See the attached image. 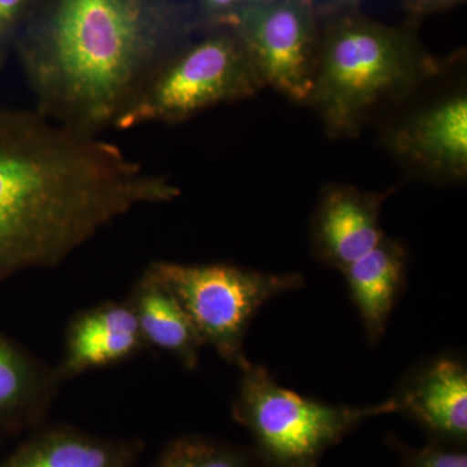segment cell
I'll use <instances>...</instances> for the list:
<instances>
[{
	"label": "cell",
	"instance_id": "6da1fadb",
	"mask_svg": "<svg viewBox=\"0 0 467 467\" xmlns=\"http://www.w3.org/2000/svg\"><path fill=\"white\" fill-rule=\"evenodd\" d=\"M180 193L99 135L0 107V279L57 266L119 217Z\"/></svg>",
	"mask_w": 467,
	"mask_h": 467
},
{
	"label": "cell",
	"instance_id": "7a4b0ae2",
	"mask_svg": "<svg viewBox=\"0 0 467 467\" xmlns=\"http://www.w3.org/2000/svg\"><path fill=\"white\" fill-rule=\"evenodd\" d=\"M193 30L178 0H38L14 50L36 112L99 135Z\"/></svg>",
	"mask_w": 467,
	"mask_h": 467
},
{
	"label": "cell",
	"instance_id": "3957f363",
	"mask_svg": "<svg viewBox=\"0 0 467 467\" xmlns=\"http://www.w3.org/2000/svg\"><path fill=\"white\" fill-rule=\"evenodd\" d=\"M442 70V63L396 30L347 20L326 36L308 104L335 138L358 134L376 107L399 99Z\"/></svg>",
	"mask_w": 467,
	"mask_h": 467
},
{
	"label": "cell",
	"instance_id": "277c9868",
	"mask_svg": "<svg viewBox=\"0 0 467 467\" xmlns=\"http://www.w3.org/2000/svg\"><path fill=\"white\" fill-rule=\"evenodd\" d=\"M265 88L235 27L208 30L161 61L113 128L180 124L204 110L248 99Z\"/></svg>",
	"mask_w": 467,
	"mask_h": 467
},
{
	"label": "cell",
	"instance_id": "5b68a950",
	"mask_svg": "<svg viewBox=\"0 0 467 467\" xmlns=\"http://www.w3.org/2000/svg\"><path fill=\"white\" fill-rule=\"evenodd\" d=\"M398 413L393 398L350 408L304 398L279 386L260 365L242 370L232 417L254 439L264 467H318L324 454L368 418Z\"/></svg>",
	"mask_w": 467,
	"mask_h": 467
},
{
	"label": "cell",
	"instance_id": "8992f818",
	"mask_svg": "<svg viewBox=\"0 0 467 467\" xmlns=\"http://www.w3.org/2000/svg\"><path fill=\"white\" fill-rule=\"evenodd\" d=\"M147 269L177 297L202 342L232 367L250 359L244 337L257 310L273 297L304 285L300 275H273L227 263L155 261Z\"/></svg>",
	"mask_w": 467,
	"mask_h": 467
},
{
	"label": "cell",
	"instance_id": "52a82bcc",
	"mask_svg": "<svg viewBox=\"0 0 467 467\" xmlns=\"http://www.w3.org/2000/svg\"><path fill=\"white\" fill-rule=\"evenodd\" d=\"M233 27L264 86L308 104L321 48L316 45L312 5L306 0H264L245 11Z\"/></svg>",
	"mask_w": 467,
	"mask_h": 467
},
{
	"label": "cell",
	"instance_id": "ba28073f",
	"mask_svg": "<svg viewBox=\"0 0 467 467\" xmlns=\"http://www.w3.org/2000/svg\"><path fill=\"white\" fill-rule=\"evenodd\" d=\"M401 162L441 181L467 175V98L456 94L407 117L387 135Z\"/></svg>",
	"mask_w": 467,
	"mask_h": 467
},
{
	"label": "cell",
	"instance_id": "9c48e42d",
	"mask_svg": "<svg viewBox=\"0 0 467 467\" xmlns=\"http://www.w3.org/2000/svg\"><path fill=\"white\" fill-rule=\"evenodd\" d=\"M391 192H362L349 184H328L310 221L313 252L325 265L343 272L382 241L383 202Z\"/></svg>",
	"mask_w": 467,
	"mask_h": 467
},
{
	"label": "cell",
	"instance_id": "30bf717a",
	"mask_svg": "<svg viewBox=\"0 0 467 467\" xmlns=\"http://www.w3.org/2000/svg\"><path fill=\"white\" fill-rule=\"evenodd\" d=\"M398 413L416 420L432 441L465 447L467 368L454 356H441L414 368L392 396Z\"/></svg>",
	"mask_w": 467,
	"mask_h": 467
},
{
	"label": "cell",
	"instance_id": "8fae6325",
	"mask_svg": "<svg viewBox=\"0 0 467 467\" xmlns=\"http://www.w3.org/2000/svg\"><path fill=\"white\" fill-rule=\"evenodd\" d=\"M147 349L130 304L103 301L70 319L57 376L66 382L88 371L125 364Z\"/></svg>",
	"mask_w": 467,
	"mask_h": 467
},
{
	"label": "cell",
	"instance_id": "7c38bea8",
	"mask_svg": "<svg viewBox=\"0 0 467 467\" xmlns=\"http://www.w3.org/2000/svg\"><path fill=\"white\" fill-rule=\"evenodd\" d=\"M140 439L106 438L78 427L41 425L2 467H137Z\"/></svg>",
	"mask_w": 467,
	"mask_h": 467
},
{
	"label": "cell",
	"instance_id": "4fadbf2b",
	"mask_svg": "<svg viewBox=\"0 0 467 467\" xmlns=\"http://www.w3.org/2000/svg\"><path fill=\"white\" fill-rule=\"evenodd\" d=\"M408 252L398 239L384 236L376 247L343 270L350 299L368 342H379L407 282Z\"/></svg>",
	"mask_w": 467,
	"mask_h": 467
},
{
	"label": "cell",
	"instance_id": "5bb4252c",
	"mask_svg": "<svg viewBox=\"0 0 467 467\" xmlns=\"http://www.w3.org/2000/svg\"><path fill=\"white\" fill-rule=\"evenodd\" d=\"M126 301L149 349L168 353L186 370L198 368L205 344L177 297L149 269L137 279Z\"/></svg>",
	"mask_w": 467,
	"mask_h": 467
},
{
	"label": "cell",
	"instance_id": "9a60e30c",
	"mask_svg": "<svg viewBox=\"0 0 467 467\" xmlns=\"http://www.w3.org/2000/svg\"><path fill=\"white\" fill-rule=\"evenodd\" d=\"M61 383L57 368L0 335V423L43 425Z\"/></svg>",
	"mask_w": 467,
	"mask_h": 467
},
{
	"label": "cell",
	"instance_id": "2e32d148",
	"mask_svg": "<svg viewBox=\"0 0 467 467\" xmlns=\"http://www.w3.org/2000/svg\"><path fill=\"white\" fill-rule=\"evenodd\" d=\"M150 467H264L252 448L186 435L174 439Z\"/></svg>",
	"mask_w": 467,
	"mask_h": 467
},
{
	"label": "cell",
	"instance_id": "e0dca14e",
	"mask_svg": "<svg viewBox=\"0 0 467 467\" xmlns=\"http://www.w3.org/2000/svg\"><path fill=\"white\" fill-rule=\"evenodd\" d=\"M264 0H190L184 3L195 29L234 26L245 11Z\"/></svg>",
	"mask_w": 467,
	"mask_h": 467
},
{
	"label": "cell",
	"instance_id": "ac0fdd59",
	"mask_svg": "<svg viewBox=\"0 0 467 467\" xmlns=\"http://www.w3.org/2000/svg\"><path fill=\"white\" fill-rule=\"evenodd\" d=\"M399 450L402 451L400 467H467L465 447L432 441L420 450L405 447H399Z\"/></svg>",
	"mask_w": 467,
	"mask_h": 467
},
{
	"label": "cell",
	"instance_id": "d6986e66",
	"mask_svg": "<svg viewBox=\"0 0 467 467\" xmlns=\"http://www.w3.org/2000/svg\"><path fill=\"white\" fill-rule=\"evenodd\" d=\"M38 0H0V57H7Z\"/></svg>",
	"mask_w": 467,
	"mask_h": 467
},
{
	"label": "cell",
	"instance_id": "ffe728a7",
	"mask_svg": "<svg viewBox=\"0 0 467 467\" xmlns=\"http://www.w3.org/2000/svg\"><path fill=\"white\" fill-rule=\"evenodd\" d=\"M457 0H414V8L418 11H429V9L441 7V5H451Z\"/></svg>",
	"mask_w": 467,
	"mask_h": 467
},
{
	"label": "cell",
	"instance_id": "44dd1931",
	"mask_svg": "<svg viewBox=\"0 0 467 467\" xmlns=\"http://www.w3.org/2000/svg\"><path fill=\"white\" fill-rule=\"evenodd\" d=\"M5 58L0 57V67H2L3 63H5Z\"/></svg>",
	"mask_w": 467,
	"mask_h": 467
}]
</instances>
